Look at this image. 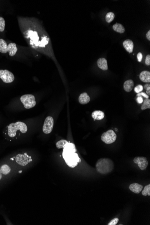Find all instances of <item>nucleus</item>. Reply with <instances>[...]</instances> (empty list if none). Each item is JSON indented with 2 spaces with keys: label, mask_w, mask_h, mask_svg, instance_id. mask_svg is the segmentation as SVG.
<instances>
[{
  "label": "nucleus",
  "mask_w": 150,
  "mask_h": 225,
  "mask_svg": "<svg viewBox=\"0 0 150 225\" xmlns=\"http://www.w3.org/2000/svg\"><path fill=\"white\" fill-rule=\"evenodd\" d=\"M133 162L135 164H138L139 168L142 170H145L148 165L147 159L144 156L135 157L133 159Z\"/></svg>",
  "instance_id": "9"
},
{
  "label": "nucleus",
  "mask_w": 150,
  "mask_h": 225,
  "mask_svg": "<svg viewBox=\"0 0 150 225\" xmlns=\"http://www.w3.org/2000/svg\"><path fill=\"white\" fill-rule=\"evenodd\" d=\"M15 161L19 165L25 166L29 164L30 162L32 161V160L30 159L29 155H27L26 153H24V154H19L17 155L15 157Z\"/></svg>",
  "instance_id": "8"
},
{
  "label": "nucleus",
  "mask_w": 150,
  "mask_h": 225,
  "mask_svg": "<svg viewBox=\"0 0 150 225\" xmlns=\"http://www.w3.org/2000/svg\"><path fill=\"white\" fill-rule=\"evenodd\" d=\"M137 58H138V61L141 62L142 61V59H143V54L142 53L140 52H139L137 54Z\"/></svg>",
  "instance_id": "29"
},
{
  "label": "nucleus",
  "mask_w": 150,
  "mask_h": 225,
  "mask_svg": "<svg viewBox=\"0 0 150 225\" xmlns=\"http://www.w3.org/2000/svg\"><path fill=\"white\" fill-rule=\"evenodd\" d=\"M144 196H150V185L146 186L142 192Z\"/></svg>",
  "instance_id": "24"
},
{
  "label": "nucleus",
  "mask_w": 150,
  "mask_h": 225,
  "mask_svg": "<svg viewBox=\"0 0 150 225\" xmlns=\"http://www.w3.org/2000/svg\"><path fill=\"white\" fill-rule=\"evenodd\" d=\"M97 65L102 70L106 71L108 70V61L104 58H100L97 61Z\"/></svg>",
  "instance_id": "13"
},
{
  "label": "nucleus",
  "mask_w": 150,
  "mask_h": 225,
  "mask_svg": "<svg viewBox=\"0 0 150 225\" xmlns=\"http://www.w3.org/2000/svg\"><path fill=\"white\" fill-rule=\"evenodd\" d=\"M7 52L8 45L6 42L3 39H0V52L5 54Z\"/></svg>",
  "instance_id": "18"
},
{
  "label": "nucleus",
  "mask_w": 150,
  "mask_h": 225,
  "mask_svg": "<svg viewBox=\"0 0 150 225\" xmlns=\"http://www.w3.org/2000/svg\"><path fill=\"white\" fill-rule=\"evenodd\" d=\"M139 78L144 82H150V72L148 71H144L141 72L140 74Z\"/></svg>",
  "instance_id": "11"
},
{
  "label": "nucleus",
  "mask_w": 150,
  "mask_h": 225,
  "mask_svg": "<svg viewBox=\"0 0 150 225\" xmlns=\"http://www.w3.org/2000/svg\"><path fill=\"white\" fill-rule=\"evenodd\" d=\"M104 113L101 111H95L92 113V117L95 120H101L104 118Z\"/></svg>",
  "instance_id": "17"
},
{
  "label": "nucleus",
  "mask_w": 150,
  "mask_h": 225,
  "mask_svg": "<svg viewBox=\"0 0 150 225\" xmlns=\"http://www.w3.org/2000/svg\"><path fill=\"white\" fill-rule=\"evenodd\" d=\"M143 89H144V87H143V86H142V85H137V86H136V87H135V88H134V91H135L136 93H138H138H140V92H142V91H143Z\"/></svg>",
  "instance_id": "26"
},
{
  "label": "nucleus",
  "mask_w": 150,
  "mask_h": 225,
  "mask_svg": "<svg viewBox=\"0 0 150 225\" xmlns=\"http://www.w3.org/2000/svg\"><path fill=\"white\" fill-rule=\"evenodd\" d=\"M119 221V219L117 218L113 219L110 222L108 223V225H116Z\"/></svg>",
  "instance_id": "27"
},
{
  "label": "nucleus",
  "mask_w": 150,
  "mask_h": 225,
  "mask_svg": "<svg viewBox=\"0 0 150 225\" xmlns=\"http://www.w3.org/2000/svg\"><path fill=\"white\" fill-rule=\"evenodd\" d=\"M137 102L139 104H141L143 103L144 100H143V97H142L140 96H138L137 98Z\"/></svg>",
  "instance_id": "31"
},
{
  "label": "nucleus",
  "mask_w": 150,
  "mask_h": 225,
  "mask_svg": "<svg viewBox=\"0 0 150 225\" xmlns=\"http://www.w3.org/2000/svg\"><path fill=\"white\" fill-rule=\"evenodd\" d=\"M134 86V82L132 80H128L125 82L124 84V89L127 92L132 91Z\"/></svg>",
  "instance_id": "16"
},
{
  "label": "nucleus",
  "mask_w": 150,
  "mask_h": 225,
  "mask_svg": "<svg viewBox=\"0 0 150 225\" xmlns=\"http://www.w3.org/2000/svg\"><path fill=\"white\" fill-rule=\"evenodd\" d=\"M97 170L101 174H107L112 171L114 168L113 162L108 158H101L99 159L96 164Z\"/></svg>",
  "instance_id": "2"
},
{
  "label": "nucleus",
  "mask_w": 150,
  "mask_h": 225,
  "mask_svg": "<svg viewBox=\"0 0 150 225\" xmlns=\"http://www.w3.org/2000/svg\"><path fill=\"white\" fill-rule=\"evenodd\" d=\"M123 46L125 49L129 53H131L133 51V41L129 39L125 40L123 42Z\"/></svg>",
  "instance_id": "12"
},
{
  "label": "nucleus",
  "mask_w": 150,
  "mask_h": 225,
  "mask_svg": "<svg viewBox=\"0 0 150 225\" xmlns=\"http://www.w3.org/2000/svg\"><path fill=\"white\" fill-rule=\"evenodd\" d=\"M145 64L147 66L150 65V55L149 54L146 56L145 59Z\"/></svg>",
  "instance_id": "28"
},
{
  "label": "nucleus",
  "mask_w": 150,
  "mask_h": 225,
  "mask_svg": "<svg viewBox=\"0 0 150 225\" xmlns=\"http://www.w3.org/2000/svg\"><path fill=\"white\" fill-rule=\"evenodd\" d=\"M68 143L67 140H61L60 141H58L56 144V146L57 147L58 149H62L63 148H64L65 145Z\"/></svg>",
  "instance_id": "23"
},
{
  "label": "nucleus",
  "mask_w": 150,
  "mask_h": 225,
  "mask_svg": "<svg viewBox=\"0 0 150 225\" xmlns=\"http://www.w3.org/2000/svg\"><path fill=\"white\" fill-rule=\"evenodd\" d=\"M146 95H148L150 96V90H146Z\"/></svg>",
  "instance_id": "34"
},
{
  "label": "nucleus",
  "mask_w": 150,
  "mask_h": 225,
  "mask_svg": "<svg viewBox=\"0 0 150 225\" xmlns=\"http://www.w3.org/2000/svg\"><path fill=\"white\" fill-rule=\"evenodd\" d=\"M18 48L16 47V44L11 43L8 45V52L9 55L11 56H13L15 55L17 53Z\"/></svg>",
  "instance_id": "15"
},
{
  "label": "nucleus",
  "mask_w": 150,
  "mask_h": 225,
  "mask_svg": "<svg viewBox=\"0 0 150 225\" xmlns=\"http://www.w3.org/2000/svg\"><path fill=\"white\" fill-rule=\"evenodd\" d=\"M143 105L141 106V109L142 110H145L146 109L150 108V100L149 98H146L145 100L143 101Z\"/></svg>",
  "instance_id": "21"
},
{
  "label": "nucleus",
  "mask_w": 150,
  "mask_h": 225,
  "mask_svg": "<svg viewBox=\"0 0 150 225\" xmlns=\"http://www.w3.org/2000/svg\"><path fill=\"white\" fill-rule=\"evenodd\" d=\"M20 100L26 109H30L36 105L35 97L32 95H24L20 97Z\"/></svg>",
  "instance_id": "4"
},
{
  "label": "nucleus",
  "mask_w": 150,
  "mask_h": 225,
  "mask_svg": "<svg viewBox=\"0 0 150 225\" xmlns=\"http://www.w3.org/2000/svg\"><path fill=\"white\" fill-rule=\"evenodd\" d=\"M0 78L4 82L10 83L14 80V75L7 70H0Z\"/></svg>",
  "instance_id": "6"
},
{
  "label": "nucleus",
  "mask_w": 150,
  "mask_h": 225,
  "mask_svg": "<svg viewBox=\"0 0 150 225\" xmlns=\"http://www.w3.org/2000/svg\"><path fill=\"white\" fill-rule=\"evenodd\" d=\"M90 96L86 93H82L79 97V102L81 104H87L90 102Z\"/></svg>",
  "instance_id": "14"
},
{
  "label": "nucleus",
  "mask_w": 150,
  "mask_h": 225,
  "mask_svg": "<svg viewBox=\"0 0 150 225\" xmlns=\"http://www.w3.org/2000/svg\"><path fill=\"white\" fill-rule=\"evenodd\" d=\"M22 172V170H21V171H20L19 172V173H21Z\"/></svg>",
  "instance_id": "36"
},
{
  "label": "nucleus",
  "mask_w": 150,
  "mask_h": 225,
  "mask_svg": "<svg viewBox=\"0 0 150 225\" xmlns=\"http://www.w3.org/2000/svg\"><path fill=\"white\" fill-rule=\"evenodd\" d=\"M2 173H1V169H0V180H1V178H2Z\"/></svg>",
  "instance_id": "35"
},
{
  "label": "nucleus",
  "mask_w": 150,
  "mask_h": 225,
  "mask_svg": "<svg viewBox=\"0 0 150 225\" xmlns=\"http://www.w3.org/2000/svg\"><path fill=\"white\" fill-rule=\"evenodd\" d=\"M11 160H12V161H13V160H13V158H11Z\"/></svg>",
  "instance_id": "37"
},
{
  "label": "nucleus",
  "mask_w": 150,
  "mask_h": 225,
  "mask_svg": "<svg viewBox=\"0 0 150 225\" xmlns=\"http://www.w3.org/2000/svg\"><path fill=\"white\" fill-rule=\"evenodd\" d=\"M113 29L115 31L119 32L120 33H123L125 32V29L122 25L118 23L115 24L112 27Z\"/></svg>",
  "instance_id": "19"
},
{
  "label": "nucleus",
  "mask_w": 150,
  "mask_h": 225,
  "mask_svg": "<svg viewBox=\"0 0 150 225\" xmlns=\"http://www.w3.org/2000/svg\"><path fill=\"white\" fill-rule=\"evenodd\" d=\"M63 149L62 156L67 165L72 168L77 166L81 160L76 153L77 149L74 144L68 142Z\"/></svg>",
  "instance_id": "1"
},
{
  "label": "nucleus",
  "mask_w": 150,
  "mask_h": 225,
  "mask_svg": "<svg viewBox=\"0 0 150 225\" xmlns=\"http://www.w3.org/2000/svg\"><path fill=\"white\" fill-rule=\"evenodd\" d=\"M1 173L4 175H7L11 171V168L7 165H3L1 167Z\"/></svg>",
  "instance_id": "20"
},
{
  "label": "nucleus",
  "mask_w": 150,
  "mask_h": 225,
  "mask_svg": "<svg viewBox=\"0 0 150 225\" xmlns=\"http://www.w3.org/2000/svg\"><path fill=\"white\" fill-rule=\"evenodd\" d=\"M144 88L146 90H150V84H146L144 86Z\"/></svg>",
  "instance_id": "32"
},
{
  "label": "nucleus",
  "mask_w": 150,
  "mask_h": 225,
  "mask_svg": "<svg viewBox=\"0 0 150 225\" xmlns=\"http://www.w3.org/2000/svg\"><path fill=\"white\" fill-rule=\"evenodd\" d=\"M54 119L52 116H48L45 119L43 126V131L45 134L50 133L54 127Z\"/></svg>",
  "instance_id": "7"
},
{
  "label": "nucleus",
  "mask_w": 150,
  "mask_h": 225,
  "mask_svg": "<svg viewBox=\"0 0 150 225\" xmlns=\"http://www.w3.org/2000/svg\"><path fill=\"white\" fill-rule=\"evenodd\" d=\"M116 134L113 130H110L103 133L101 136V140L107 144L112 143L116 139Z\"/></svg>",
  "instance_id": "5"
},
{
  "label": "nucleus",
  "mask_w": 150,
  "mask_h": 225,
  "mask_svg": "<svg viewBox=\"0 0 150 225\" xmlns=\"http://www.w3.org/2000/svg\"><path fill=\"white\" fill-rule=\"evenodd\" d=\"M138 96H144V97H145L146 98H148V97H149V96H148V95H146V93H145L144 92H140V93H138V95H137Z\"/></svg>",
  "instance_id": "30"
},
{
  "label": "nucleus",
  "mask_w": 150,
  "mask_h": 225,
  "mask_svg": "<svg viewBox=\"0 0 150 225\" xmlns=\"http://www.w3.org/2000/svg\"><path fill=\"white\" fill-rule=\"evenodd\" d=\"M5 21L4 18L0 17V32H3L5 30Z\"/></svg>",
  "instance_id": "25"
},
{
  "label": "nucleus",
  "mask_w": 150,
  "mask_h": 225,
  "mask_svg": "<svg viewBox=\"0 0 150 225\" xmlns=\"http://www.w3.org/2000/svg\"><path fill=\"white\" fill-rule=\"evenodd\" d=\"M115 14L113 12H109L107 14L106 16V20L108 23H110L114 19Z\"/></svg>",
  "instance_id": "22"
},
{
  "label": "nucleus",
  "mask_w": 150,
  "mask_h": 225,
  "mask_svg": "<svg viewBox=\"0 0 150 225\" xmlns=\"http://www.w3.org/2000/svg\"><path fill=\"white\" fill-rule=\"evenodd\" d=\"M129 190L135 194H139L143 190V187L142 185L137 183L131 184L129 186Z\"/></svg>",
  "instance_id": "10"
},
{
  "label": "nucleus",
  "mask_w": 150,
  "mask_h": 225,
  "mask_svg": "<svg viewBox=\"0 0 150 225\" xmlns=\"http://www.w3.org/2000/svg\"><path fill=\"white\" fill-rule=\"evenodd\" d=\"M146 37L147 39H148L149 41L150 40V31H148V32H147L146 34Z\"/></svg>",
  "instance_id": "33"
},
{
  "label": "nucleus",
  "mask_w": 150,
  "mask_h": 225,
  "mask_svg": "<svg viewBox=\"0 0 150 225\" xmlns=\"http://www.w3.org/2000/svg\"><path fill=\"white\" fill-rule=\"evenodd\" d=\"M7 131L9 136L14 138L16 136L17 132L19 133H26L27 131V126L24 122L20 121L11 123L8 126Z\"/></svg>",
  "instance_id": "3"
}]
</instances>
